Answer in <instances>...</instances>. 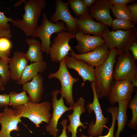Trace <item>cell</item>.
<instances>
[{"mask_svg": "<svg viewBox=\"0 0 137 137\" xmlns=\"http://www.w3.org/2000/svg\"><path fill=\"white\" fill-rule=\"evenodd\" d=\"M2 113L0 119L1 125L0 137H12L10 135L12 131H20L18 124L22 122V117L16 114L13 109L8 106L4 108Z\"/></svg>", "mask_w": 137, "mask_h": 137, "instance_id": "obj_15", "label": "cell"}, {"mask_svg": "<svg viewBox=\"0 0 137 137\" xmlns=\"http://www.w3.org/2000/svg\"><path fill=\"white\" fill-rule=\"evenodd\" d=\"M111 26L113 31L120 29L125 31L135 27L131 21L117 18L112 20Z\"/></svg>", "mask_w": 137, "mask_h": 137, "instance_id": "obj_30", "label": "cell"}, {"mask_svg": "<svg viewBox=\"0 0 137 137\" xmlns=\"http://www.w3.org/2000/svg\"><path fill=\"white\" fill-rule=\"evenodd\" d=\"M47 67V62L44 60L33 62L28 64L23 72L20 78L16 81V83L23 85L30 81L39 74L43 73Z\"/></svg>", "mask_w": 137, "mask_h": 137, "instance_id": "obj_22", "label": "cell"}, {"mask_svg": "<svg viewBox=\"0 0 137 137\" xmlns=\"http://www.w3.org/2000/svg\"><path fill=\"white\" fill-rule=\"evenodd\" d=\"M65 65L68 69H72L76 71L81 77L82 82L81 87H83L85 82H96L95 68L84 61L68 56L64 58Z\"/></svg>", "mask_w": 137, "mask_h": 137, "instance_id": "obj_14", "label": "cell"}, {"mask_svg": "<svg viewBox=\"0 0 137 137\" xmlns=\"http://www.w3.org/2000/svg\"><path fill=\"white\" fill-rule=\"evenodd\" d=\"M77 24L79 31L87 35L101 36L105 25L95 22L91 16L88 10L77 18Z\"/></svg>", "mask_w": 137, "mask_h": 137, "instance_id": "obj_17", "label": "cell"}, {"mask_svg": "<svg viewBox=\"0 0 137 137\" xmlns=\"http://www.w3.org/2000/svg\"><path fill=\"white\" fill-rule=\"evenodd\" d=\"M133 86H137V77H135L130 81Z\"/></svg>", "mask_w": 137, "mask_h": 137, "instance_id": "obj_43", "label": "cell"}, {"mask_svg": "<svg viewBox=\"0 0 137 137\" xmlns=\"http://www.w3.org/2000/svg\"><path fill=\"white\" fill-rule=\"evenodd\" d=\"M112 5L109 0H96L95 4L89 8V13L93 19L105 26H111L113 19L110 9Z\"/></svg>", "mask_w": 137, "mask_h": 137, "instance_id": "obj_16", "label": "cell"}, {"mask_svg": "<svg viewBox=\"0 0 137 137\" xmlns=\"http://www.w3.org/2000/svg\"><path fill=\"white\" fill-rule=\"evenodd\" d=\"M113 5L117 6H125L129 3H132L135 2L134 0H109Z\"/></svg>", "mask_w": 137, "mask_h": 137, "instance_id": "obj_36", "label": "cell"}, {"mask_svg": "<svg viewBox=\"0 0 137 137\" xmlns=\"http://www.w3.org/2000/svg\"><path fill=\"white\" fill-rule=\"evenodd\" d=\"M128 108L131 110L132 117L129 121L127 126L131 130L135 131L137 128V105L128 104Z\"/></svg>", "mask_w": 137, "mask_h": 137, "instance_id": "obj_31", "label": "cell"}, {"mask_svg": "<svg viewBox=\"0 0 137 137\" xmlns=\"http://www.w3.org/2000/svg\"><path fill=\"white\" fill-rule=\"evenodd\" d=\"M59 63L58 70L54 73L49 74L48 78H55L59 80L61 85L59 90L61 97L65 99L66 104L71 108L75 103L73 96V85L78 81L79 79L73 77L70 73L65 65L64 58Z\"/></svg>", "mask_w": 137, "mask_h": 137, "instance_id": "obj_6", "label": "cell"}, {"mask_svg": "<svg viewBox=\"0 0 137 137\" xmlns=\"http://www.w3.org/2000/svg\"><path fill=\"white\" fill-rule=\"evenodd\" d=\"M129 137H137V134L136 133L134 134L130 135Z\"/></svg>", "mask_w": 137, "mask_h": 137, "instance_id": "obj_45", "label": "cell"}, {"mask_svg": "<svg viewBox=\"0 0 137 137\" xmlns=\"http://www.w3.org/2000/svg\"><path fill=\"white\" fill-rule=\"evenodd\" d=\"M59 92V90H55L51 93L53 113L49 123L45 126L47 132L53 137H57L59 132L57 125L60 118L65 112L72 110L71 108L65 106L63 97H61L59 99H57V96Z\"/></svg>", "mask_w": 137, "mask_h": 137, "instance_id": "obj_10", "label": "cell"}, {"mask_svg": "<svg viewBox=\"0 0 137 137\" xmlns=\"http://www.w3.org/2000/svg\"><path fill=\"white\" fill-rule=\"evenodd\" d=\"M84 5L88 8L93 5L95 4L96 0H82Z\"/></svg>", "mask_w": 137, "mask_h": 137, "instance_id": "obj_40", "label": "cell"}, {"mask_svg": "<svg viewBox=\"0 0 137 137\" xmlns=\"http://www.w3.org/2000/svg\"><path fill=\"white\" fill-rule=\"evenodd\" d=\"M129 50L132 53V55L135 60H137V41L131 45L129 48Z\"/></svg>", "mask_w": 137, "mask_h": 137, "instance_id": "obj_39", "label": "cell"}, {"mask_svg": "<svg viewBox=\"0 0 137 137\" xmlns=\"http://www.w3.org/2000/svg\"><path fill=\"white\" fill-rule=\"evenodd\" d=\"M24 3L25 13L22 20H13L12 24L22 30L26 36H31L37 28L42 10L45 8L44 0H26Z\"/></svg>", "mask_w": 137, "mask_h": 137, "instance_id": "obj_2", "label": "cell"}, {"mask_svg": "<svg viewBox=\"0 0 137 137\" xmlns=\"http://www.w3.org/2000/svg\"><path fill=\"white\" fill-rule=\"evenodd\" d=\"M75 38V34L66 31L57 33L50 47V57L53 62H60L69 55L72 49L69 44L70 40Z\"/></svg>", "mask_w": 137, "mask_h": 137, "instance_id": "obj_9", "label": "cell"}, {"mask_svg": "<svg viewBox=\"0 0 137 137\" xmlns=\"http://www.w3.org/2000/svg\"><path fill=\"white\" fill-rule=\"evenodd\" d=\"M85 100L82 97H80L71 108L73 112L72 114H69L67 116L70 121V124L67 126V130L68 133L71 132L72 135L70 137H77V130L79 127L83 129L86 128L87 127L84 125L80 120L82 114L85 111L84 107Z\"/></svg>", "mask_w": 137, "mask_h": 137, "instance_id": "obj_19", "label": "cell"}, {"mask_svg": "<svg viewBox=\"0 0 137 137\" xmlns=\"http://www.w3.org/2000/svg\"><path fill=\"white\" fill-rule=\"evenodd\" d=\"M4 84L3 79L0 76V89L1 91H4L5 89L4 87Z\"/></svg>", "mask_w": 137, "mask_h": 137, "instance_id": "obj_42", "label": "cell"}, {"mask_svg": "<svg viewBox=\"0 0 137 137\" xmlns=\"http://www.w3.org/2000/svg\"><path fill=\"white\" fill-rule=\"evenodd\" d=\"M69 4L61 0H55L54 13L52 14L50 21L53 23L62 20L65 24L66 31L75 34L79 30L78 28L77 21V18L73 17L69 9Z\"/></svg>", "mask_w": 137, "mask_h": 137, "instance_id": "obj_11", "label": "cell"}, {"mask_svg": "<svg viewBox=\"0 0 137 137\" xmlns=\"http://www.w3.org/2000/svg\"><path fill=\"white\" fill-rule=\"evenodd\" d=\"M11 46V43L9 39L5 37L0 38V51L4 52L10 51Z\"/></svg>", "mask_w": 137, "mask_h": 137, "instance_id": "obj_33", "label": "cell"}, {"mask_svg": "<svg viewBox=\"0 0 137 137\" xmlns=\"http://www.w3.org/2000/svg\"><path fill=\"white\" fill-rule=\"evenodd\" d=\"M122 53L116 48L111 49L105 62L95 68L96 79L95 89L99 99L108 96L113 80V72L116 57Z\"/></svg>", "mask_w": 137, "mask_h": 137, "instance_id": "obj_1", "label": "cell"}, {"mask_svg": "<svg viewBox=\"0 0 137 137\" xmlns=\"http://www.w3.org/2000/svg\"><path fill=\"white\" fill-rule=\"evenodd\" d=\"M116 18L132 21V17L127 6H120L112 5L110 9Z\"/></svg>", "mask_w": 137, "mask_h": 137, "instance_id": "obj_26", "label": "cell"}, {"mask_svg": "<svg viewBox=\"0 0 137 137\" xmlns=\"http://www.w3.org/2000/svg\"><path fill=\"white\" fill-rule=\"evenodd\" d=\"M10 52H3L0 51V58L3 59L8 58L9 56Z\"/></svg>", "mask_w": 137, "mask_h": 137, "instance_id": "obj_41", "label": "cell"}, {"mask_svg": "<svg viewBox=\"0 0 137 137\" xmlns=\"http://www.w3.org/2000/svg\"><path fill=\"white\" fill-rule=\"evenodd\" d=\"M135 59L129 51L123 52L116 57L113 72L115 80H129L137 77V67Z\"/></svg>", "mask_w": 137, "mask_h": 137, "instance_id": "obj_7", "label": "cell"}, {"mask_svg": "<svg viewBox=\"0 0 137 137\" xmlns=\"http://www.w3.org/2000/svg\"><path fill=\"white\" fill-rule=\"evenodd\" d=\"M118 107L116 106H111L109 107L107 109L108 112L110 113L112 117V122L111 126L109 129L108 133L106 135L100 136L97 137H114V133L117 120L118 113ZM80 137H90L88 136L83 134H82Z\"/></svg>", "mask_w": 137, "mask_h": 137, "instance_id": "obj_27", "label": "cell"}, {"mask_svg": "<svg viewBox=\"0 0 137 137\" xmlns=\"http://www.w3.org/2000/svg\"><path fill=\"white\" fill-rule=\"evenodd\" d=\"M2 113H0V119H1V118L2 115Z\"/></svg>", "mask_w": 137, "mask_h": 137, "instance_id": "obj_46", "label": "cell"}, {"mask_svg": "<svg viewBox=\"0 0 137 137\" xmlns=\"http://www.w3.org/2000/svg\"><path fill=\"white\" fill-rule=\"evenodd\" d=\"M101 36L110 50L116 48L123 52L129 51V46L137 41V28L110 31L108 26H105Z\"/></svg>", "mask_w": 137, "mask_h": 137, "instance_id": "obj_4", "label": "cell"}, {"mask_svg": "<svg viewBox=\"0 0 137 137\" xmlns=\"http://www.w3.org/2000/svg\"><path fill=\"white\" fill-rule=\"evenodd\" d=\"M68 3L76 17H78L89 10L82 0H68Z\"/></svg>", "mask_w": 137, "mask_h": 137, "instance_id": "obj_28", "label": "cell"}, {"mask_svg": "<svg viewBox=\"0 0 137 137\" xmlns=\"http://www.w3.org/2000/svg\"><path fill=\"white\" fill-rule=\"evenodd\" d=\"M26 93V91L23 90L19 93L14 91L11 92L9 94V105L11 106L13 108L27 103L29 101V99Z\"/></svg>", "mask_w": 137, "mask_h": 137, "instance_id": "obj_25", "label": "cell"}, {"mask_svg": "<svg viewBox=\"0 0 137 137\" xmlns=\"http://www.w3.org/2000/svg\"><path fill=\"white\" fill-rule=\"evenodd\" d=\"M91 85L93 93V100L92 102L88 103L86 108L89 114L94 111L96 119L95 122L94 121H91L89 124L88 133L90 137H97L102 135L104 128L108 122V118L103 114L95 90V82H91Z\"/></svg>", "mask_w": 137, "mask_h": 137, "instance_id": "obj_8", "label": "cell"}, {"mask_svg": "<svg viewBox=\"0 0 137 137\" xmlns=\"http://www.w3.org/2000/svg\"><path fill=\"white\" fill-rule=\"evenodd\" d=\"M1 91V90H0V91Z\"/></svg>", "mask_w": 137, "mask_h": 137, "instance_id": "obj_47", "label": "cell"}, {"mask_svg": "<svg viewBox=\"0 0 137 137\" xmlns=\"http://www.w3.org/2000/svg\"><path fill=\"white\" fill-rule=\"evenodd\" d=\"M9 58H0V76L4 85L7 84L11 79L8 64Z\"/></svg>", "mask_w": 137, "mask_h": 137, "instance_id": "obj_29", "label": "cell"}, {"mask_svg": "<svg viewBox=\"0 0 137 137\" xmlns=\"http://www.w3.org/2000/svg\"><path fill=\"white\" fill-rule=\"evenodd\" d=\"M134 87L129 80H115L111 86L108 97L112 106L121 100L132 98Z\"/></svg>", "mask_w": 137, "mask_h": 137, "instance_id": "obj_12", "label": "cell"}, {"mask_svg": "<svg viewBox=\"0 0 137 137\" xmlns=\"http://www.w3.org/2000/svg\"><path fill=\"white\" fill-rule=\"evenodd\" d=\"M26 0H21L17 2L14 5L15 7H16L20 6L22 3H24Z\"/></svg>", "mask_w": 137, "mask_h": 137, "instance_id": "obj_44", "label": "cell"}, {"mask_svg": "<svg viewBox=\"0 0 137 137\" xmlns=\"http://www.w3.org/2000/svg\"><path fill=\"white\" fill-rule=\"evenodd\" d=\"M43 82V76L39 74L30 82L22 85L23 90L29 94V101L36 103H39L44 91Z\"/></svg>", "mask_w": 137, "mask_h": 137, "instance_id": "obj_20", "label": "cell"}, {"mask_svg": "<svg viewBox=\"0 0 137 137\" xmlns=\"http://www.w3.org/2000/svg\"><path fill=\"white\" fill-rule=\"evenodd\" d=\"M9 94H0V108L6 107L9 105Z\"/></svg>", "mask_w": 137, "mask_h": 137, "instance_id": "obj_35", "label": "cell"}, {"mask_svg": "<svg viewBox=\"0 0 137 137\" xmlns=\"http://www.w3.org/2000/svg\"><path fill=\"white\" fill-rule=\"evenodd\" d=\"M68 120L66 119H63L61 122L60 124L63 127L62 132L61 134L57 137H67L66 134L67 129V124Z\"/></svg>", "mask_w": 137, "mask_h": 137, "instance_id": "obj_38", "label": "cell"}, {"mask_svg": "<svg viewBox=\"0 0 137 137\" xmlns=\"http://www.w3.org/2000/svg\"><path fill=\"white\" fill-rule=\"evenodd\" d=\"M28 63L25 53L18 51L14 52L12 57L9 60L11 79L16 81L18 80Z\"/></svg>", "mask_w": 137, "mask_h": 137, "instance_id": "obj_21", "label": "cell"}, {"mask_svg": "<svg viewBox=\"0 0 137 137\" xmlns=\"http://www.w3.org/2000/svg\"><path fill=\"white\" fill-rule=\"evenodd\" d=\"M110 52L105 43L92 51L84 54H77L73 50L70 53L71 56L84 61L95 68L102 64L108 58Z\"/></svg>", "mask_w": 137, "mask_h": 137, "instance_id": "obj_13", "label": "cell"}, {"mask_svg": "<svg viewBox=\"0 0 137 137\" xmlns=\"http://www.w3.org/2000/svg\"><path fill=\"white\" fill-rule=\"evenodd\" d=\"M25 42L28 46L27 50L25 53L28 61L32 63L43 60L44 57L39 41L34 38H28L25 40Z\"/></svg>", "mask_w": 137, "mask_h": 137, "instance_id": "obj_23", "label": "cell"}, {"mask_svg": "<svg viewBox=\"0 0 137 137\" xmlns=\"http://www.w3.org/2000/svg\"><path fill=\"white\" fill-rule=\"evenodd\" d=\"M43 20L41 25L34 31L31 36L39 38L41 41V48L42 52L46 53L47 56L49 55L50 45L52 43L50 38L53 33L66 31L65 23L61 21L53 23L48 19L46 15L43 13Z\"/></svg>", "mask_w": 137, "mask_h": 137, "instance_id": "obj_5", "label": "cell"}, {"mask_svg": "<svg viewBox=\"0 0 137 137\" xmlns=\"http://www.w3.org/2000/svg\"><path fill=\"white\" fill-rule=\"evenodd\" d=\"M13 19L8 18L4 15V13L0 11V27L6 29H9L10 25L8 22H12Z\"/></svg>", "mask_w": 137, "mask_h": 137, "instance_id": "obj_32", "label": "cell"}, {"mask_svg": "<svg viewBox=\"0 0 137 137\" xmlns=\"http://www.w3.org/2000/svg\"><path fill=\"white\" fill-rule=\"evenodd\" d=\"M75 38L77 44L75 48L81 54L90 52L105 43L101 36L85 34L79 31L75 34Z\"/></svg>", "mask_w": 137, "mask_h": 137, "instance_id": "obj_18", "label": "cell"}, {"mask_svg": "<svg viewBox=\"0 0 137 137\" xmlns=\"http://www.w3.org/2000/svg\"><path fill=\"white\" fill-rule=\"evenodd\" d=\"M131 100L125 99L118 101V111L117 119V128L114 137H120V135L124 129L128 121L127 111Z\"/></svg>", "mask_w": 137, "mask_h": 137, "instance_id": "obj_24", "label": "cell"}, {"mask_svg": "<svg viewBox=\"0 0 137 137\" xmlns=\"http://www.w3.org/2000/svg\"><path fill=\"white\" fill-rule=\"evenodd\" d=\"M12 37V32L9 29H6L0 27V38L5 37L10 39Z\"/></svg>", "mask_w": 137, "mask_h": 137, "instance_id": "obj_37", "label": "cell"}, {"mask_svg": "<svg viewBox=\"0 0 137 137\" xmlns=\"http://www.w3.org/2000/svg\"><path fill=\"white\" fill-rule=\"evenodd\" d=\"M127 6L132 17L131 22L135 25L137 23V3L136 2L131 5Z\"/></svg>", "mask_w": 137, "mask_h": 137, "instance_id": "obj_34", "label": "cell"}, {"mask_svg": "<svg viewBox=\"0 0 137 137\" xmlns=\"http://www.w3.org/2000/svg\"><path fill=\"white\" fill-rule=\"evenodd\" d=\"M16 114L21 117L28 118L37 128L43 122L49 123L52 114L50 113L51 104L49 101H45L36 103L29 101L27 104L13 108Z\"/></svg>", "mask_w": 137, "mask_h": 137, "instance_id": "obj_3", "label": "cell"}]
</instances>
